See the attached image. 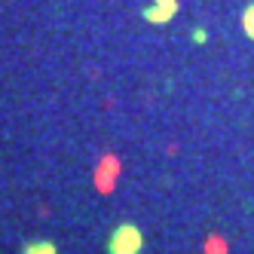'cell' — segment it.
<instances>
[{
  "mask_svg": "<svg viewBox=\"0 0 254 254\" xmlns=\"http://www.w3.org/2000/svg\"><path fill=\"white\" fill-rule=\"evenodd\" d=\"M107 248H111V254H141L144 236H141V230L135 224H123V227L114 230L111 245H107Z\"/></svg>",
  "mask_w": 254,
  "mask_h": 254,
  "instance_id": "1",
  "label": "cell"
},
{
  "mask_svg": "<svg viewBox=\"0 0 254 254\" xmlns=\"http://www.w3.org/2000/svg\"><path fill=\"white\" fill-rule=\"evenodd\" d=\"M175 9H178V3H175V0H156L153 6H147V9H144V19H147V22H153V25H162V22H169L172 15H175Z\"/></svg>",
  "mask_w": 254,
  "mask_h": 254,
  "instance_id": "2",
  "label": "cell"
},
{
  "mask_svg": "<svg viewBox=\"0 0 254 254\" xmlns=\"http://www.w3.org/2000/svg\"><path fill=\"white\" fill-rule=\"evenodd\" d=\"M25 254H59V248L43 239V242H28L25 245Z\"/></svg>",
  "mask_w": 254,
  "mask_h": 254,
  "instance_id": "3",
  "label": "cell"
},
{
  "mask_svg": "<svg viewBox=\"0 0 254 254\" xmlns=\"http://www.w3.org/2000/svg\"><path fill=\"white\" fill-rule=\"evenodd\" d=\"M242 28H245V34L254 40V3L245 9V15H242Z\"/></svg>",
  "mask_w": 254,
  "mask_h": 254,
  "instance_id": "4",
  "label": "cell"
}]
</instances>
